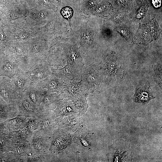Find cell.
<instances>
[{
  "label": "cell",
  "instance_id": "cell-20",
  "mask_svg": "<svg viewBox=\"0 0 162 162\" xmlns=\"http://www.w3.org/2000/svg\"><path fill=\"white\" fill-rule=\"evenodd\" d=\"M4 35L1 31H0V41H2L4 40Z\"/></svg>",
  "mask_w": 162,
  "mask_h": 162
},
{
  "label": "cell",
  "instance_id": "cell-1",
  "mask_svg": "<svg viewBox=\"0 0 162 162\" xmlns=\"http://www.w3.org/2000/svg\"><path fill=\"white\" fill-rule=\"evenodd\" d=\"M62 94L63 98L73 102L80 114L86 112L88 107L87 98L90 94L81 81L66 79L65 87Z\"/></svg>",
  "mask_w": 162,
  "mask_h": 162
},
{
  "label": "cell",
  "instance_id": "cell-15",
  "mask_svg": "<svg viewBox=\"0 0 162 162\" xmlns=\"http://www.w3.org/2000/svg\"><path fill=\"white\" fill-rule=\"evenodd\" d=\"M23 105L24 108L28 110L33 111L34 110L32 106L28 102L26 101L23 102Z\"/></svg>",
  "mask_w": 162,
  "mask_h": 162
},
{
  "label": "cell",
  "instance_id": "cell-4",
  "mask_svg": "<svg viewBox=\"0 0 162 162\" xmlns=\"http://www.w3.org/2000/svg\"><path fill=\"white\" fill-rule=\"evenodd\" d=\"M84 67L68 64L62 68L54 69L53 71L58 78L79 81L81 80L82 70Z\"/></svg>",
  "mask_w": 162,
  "mask_h": 162
},
{
  "label": "cell",
  "instance_id": "cell-3",
  "mask_svg": "<svg viewBox=\"0 0 162 162\" xmlns=\"http://www.w3.org/2000/svg\"><path fill=\"white\" fill-rule=\"evenodd\" d=\"M107 156L109 161H129L132 158L130 145L123 140H117L110 147Z\"/></svg>",
  "mask_w": 162,
  "mask_h": 162
},
{
  "label": "cell",
  "instance_id": "cell-7",
  "mask_svg": "<svg viewBox=\"0 0 162 162\" xmlns=\"http://www.w3.org/2000/svg\"><path fill=\"white\" fill-rule=\"evenodd\" d=\"M72 141L84 148L88 149L91 146L92 134L85 128L80 127L73 134Z\"/></svg>",
  "mask_w": 162,
  "mask_h": 162
},
{
  "label": "cell",
  "instance_id": "cell-8",
  "mask_svg": "<svg viewBox=\"0 0 162 162\" xmlns=\"http://www.w3.org/2000/svg\"><path fill=\"white\" fill-rule=\"evenodd\" d=\"M60 120L61 129L70 134L75 132L81 125V120L79 116H69Z\"/></svg>",
  "mask_w": 162,
  "mask_h": 162
},
{
  "label": "cell",
  "instance_id": "cell-9",
  "mask_svg": "<svg viewBox=\"0 0 162 162\" xmlns=\"http://www.w3.org/2000/svg\"><path fill=\"white\" fill-rule=\"evenodd\" d=\"M65 79L57 78L52 76L46 80L44 86L50 91L56 92L62 94L65 87Z\"/></svg>",
  "mask_w": 162,
  "mask_h": 162
},
{
  "label": "cell",
  "instance_id": "cell-21",
  "mask_svg": "<svg viewBox=\"0 0 162 162\" xmlns=\"http://www.w3.org/2000/svg\"><path fill=\"white\" fill-rule=\"evenodd\" d=\"M40 16L42 18H43L44 16V15L43 13H40Z\"/></svg>",
  "mask_w": 162,
  "mask_h": 162
},
{
  "label": "cell",
  "instance_id": "cell-16",
  "mask_svg": "<svg viewBox=\"0 0 162 162\" xmlns=\"http://www.w3.org/2000/svg\"><path fill=\"white\" fill-rule=\"evenodd\" d=\"M152 3L155 7L158 8L161 6V0H152Z\"/></svg>",
  "mask_w": 162,
  "mask_h": 162
},
{
  "label": "cell",
  "instance_id": "cell-5",
  "mask_svg": "<svg viewBox=\"0 0 162 162\" xmlns=\"http://www.w3.org/2000/svg\"><path fill=\"white\" fill-rule=\"evenodd\" d=\"M57 111L60 120L69 116H79L80 113L70 100L62 99L58 101Z\"/></svg>",
  "mask_w": 162,
  "mask_h": 162
},
{
  "label": "cell",
  "instance_id": "cell-10",
  "mask_svg": "<svg viewBox=\"0 0 162 162\" xmlns=\"http://www.w3.org/2000/svg\"><path fill=\"white\" fill-rule=\"evenodd\" d=\"M59 135L53 142L54 145L58 151L62 152L70 145L72 142V135L61 129Z\"/></svg>",
  "mask_w": 162,
  "mask_h": 162
},
{
  "label": "cell",
  "instance_id": "cell-11",
  "mask_svg": "<svg viewBox=\"0 0 162 162\" xmlns=\"http://www.w3.org/2000/svg\"><path fill=\"white\" fill-rule=\"evenodd\" d=\"M155 98L150 91L149 87L146 85L136 89L134 100L137 103H146Z\"/></svg>",
  "mask_w": 162,
  "mask_h": 162
},
{
  "label": "cell",
  "instance_id": "cell-14",
  "mask_svg": "<svg viewBox=\"0 0 162 162\" xmlns=\"http://www.w3.org/2000/svg\"><path fill=\"white\" fill-rule=\"evenodd\" d=\"M143 8H142H142H141L138 11L136 15L137 18H140L144 16L146 11V9L144 8V9Z\"/></svg>",
  "mask_w": 162,
  "mask_h": 162
},
{
  "label": "cell",
  "instance_id": "cell-18",
  "mask_svg": "<svg viewBox=\"0 0 162 162\" xmlns=\"http://www.w3.org/2000/svg\"><path fill=\"white\" fill-rule=\"evenodd\" d=\"M44 4L46 6H50L51 3L49 0H41Z\"/></svg>",
  "mask_w": 162,
  "mask_h": 162
},
{
  "label": "cell",
  "instance_id": "cell-17",
  "mask_svg": "<svg viewBox=\"0 0 162 162\" xmlns=\"http://www.w3.org/2000/svg\"><path fill=\"white\" fill-rule=\"evenodd\" d=\"M30 97L32 101L35 102L36 101V98L35 94L33 93H31L30 94Z\"/></svg>",
  "mask_w": 162,
  "mask_h": 162
},
{
  "label": "cell",
  "instance_id": "cell-12",
  "mask_svg": "<svg viewBox=\"0 0 162 162\" xmlns=\"http://www.w3.org/2000/svg\"><path fill=\"white\" fill-rule=\"evenodd\" d=\"M53 126L52 121L49 118L44 119L42 121L41 125L42 129L45 131L50 130L52 128Z\"/></svg>",
  "mask_w": 162,
  "mask_h": 162
},
{
  "label": "cell",
  "instance_id": "cell-19",
  "mask_svg": "<svg viewBox=\"0 0 162 162\" xmlns=\"http://www.w3.org/2000/svg\"><path fill=\"white\" fill-rule=\"evenodd\" d=\"M16 84L19 87H20L22 84V82L20 79H17L16 81Z\"/></svg>",
  "mask_w": 162,
  "mask_h": 162
},
{
  "label": "cell",
  "instance_id": "cell-13",
  "mask_svg": "<svg viewBox=\"0 0 162 162\" xmlns=\"http://www.w3.org/2000/svg\"><path fill=\"white\" fill-rule=\"evenodd\" d=\"M62 13L64 17L68 19L70 18L72 16L73 11L71 8L66 7L62 10Z\"/></svg>",
  "mask_w": 162,
  "mask_h": 162
},
{
  "label": "cell",
  "instance_id": "cell-2",
  "mask_svg": "<svg viewBox=\"0 0 162 162\" xmlns=\"http://www.w3.org/2000/svg\"><path fill=\"white\" fill-rule=\"evenodd\" d=\"M102 77L100 66L93 62L84 66L80 81L90 94L100 84Z\"/></svg>",
  "mask_w": 162,
  "mask_h": 162
},
{
  "label": "cell",
  "instance_id": "cell-22",
  "mask_svg": "<svg viewBox=\"0 0 162 162\" xmlns=\"http://www.w3.org/2000/svg\"><path fill=\"white\" fill-rule=\"evenodd\" d=\"M1 2L3 4H5L6 2V0H0Z\"/></svg>",
  "mask_w": 162,
  "mask_h": 162
},
{
  "label": "cell",
  "instance_id": "cell-6",
  "mask_svg": "<svg viewBox=\"0 0 162 162\" xmlns=\"http://www.w3.org/2000/svg\"><path fill=\"white\" fill-rule=\"evenodd\" d=\"M64 49L68 60V64L84 67L85 64L76 45H67Z\"/></svg>",
  "mask_w": 162,
  "mask_h": 162
}]
</instances>
